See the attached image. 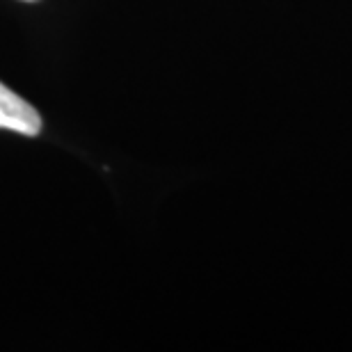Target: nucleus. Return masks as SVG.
<instances>
[{
    "instance_id": "f03ea898",
    "label": "nucleus",
    "mask_w": 352,
    "mask_h": 352,
    "mask_svg": "<svg viewBox=\"0 0 352 352\" xmlns=\"http://www.w3.org/2000/svg\"><path fill=\"white\" fill-rule=\"evenodd\" d=\"M25 3H32V0H25Z\"/></svg>"
},
{
    "instance_id": "f257e3e1",
    "label": "nucleus",
    "mask_w": 352,
    "mask_h": 352,
    "mask_svg": "<svg viewBox=\"0 0 352 352\" xmlns=\"http://www.w3.org/2000/svg\"><path fill=\"white\" fill-rule=\"evenodd\" d=\"M0 129H10L30 138L39 135L41 131L39 112L3 82H0Z\"/></svg>"
}]
</instances>
